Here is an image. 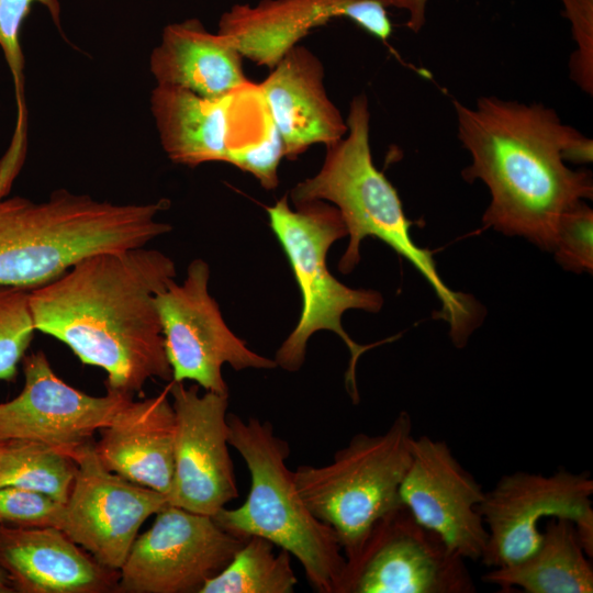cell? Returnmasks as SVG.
I'll return each instance as SVG.
<instances>
[{"instance_id": "obj_23", "label": "cell", "mask_w": 593, "mask_h": 593, "mask_svg": "<svg viewBox=\"0 0 593 593\" xmlns=\"http://www.w3.org/2000/svg\"><path fill=\"white\" fill-rule=\"evenodd\" d=\"M266 538H245L227 566L210 578L199 593H292L298 579L291 555Z\"/></svg>"}, {"instance_id": "obj_28", "label": "cell", "mask_w": 593, "mask_h": 593, "mask_svg": "<svg viewBox=\"0 0 593 593\" xmlns=\"http://www.w3.org/2000/svg\"><path fill=\"white\" fill-rule=\"evenodd\" d=\"M65 504L23 488L0 486V523L19 527L61 529Z\"/></svg>"}, {"instance_id": "obj_8", "label": "cell", "mask_w": 593, "mask_h": 593, "mask_svg": "<svg viewBox=\"0 0 593 593\" xmlns=\"http://www.w3.org/2000/svg\"><path fill=\"white\" fill-rule=\"evenodd\" d=\"M210 268L194 259L186 279L172 281L156 294L167 358L172 381H194L205 391L228 395L222 367L235 370L273 369L276 361L249 349L222 317L219 304L209 293Z\"/></svg>"}, {"instance_id": "obj_15", "label": "cell", "mask_w": 593, "mask_h": 593, "mask_svg": "<svg viewBox=\"0 0 593 593\" xmlns=\"http://www.w3.org/2000/svg\"><path fill=\"white\" fill-rule=\"evenodd\" d=\"M484 491L444 440L413 437L401 503L452 552L480 560L488 532L478 506Z\"/></svg>"}, {"instance_id": "obj_6", "label": "cell", "mask_w": 593, "mask_h": 593, "mask_svg": "<svg viewBox=\"0 0 593 593\" xmlns=\"http://www.w3.org/2000/svg\"><path fill=\"white\" fill-rule=\"evenodd\" d=\"M282 197L268 206L269 224L290 262L302 294L300 320L278 348L273 360L277 367L298 371L305 360L309 338L316 332H334L347 346L350 359L345 373L346 390L354 404L359 402L356 367L367 350L390 339L360 345L346 333L342 316L347 310L377 313L382 295L371 289H353L338 281L328 270L329 247L347 235L339 211L326 201L314 200L294 204Z\"/></svg>"}, {"instance_id": "obj_33", "label": "cell", "mask_w": 593, "mask_h": 593, "mask_svg": "<svg viewBox=\"0 0 593 593\" xmlns=\"http://www.w3.org/2000/svg\"><path fill=\"white\" fill-rule=\"evenodd\" d=\"M14 592L9 579L5 573L0 569V593H12Z\"/></svg>"}, {"instance_id": "obj_29", "label": "cell", "mask_w": 593, "mask_h": 593, "mask_svg": "<svg viewBox=\"0 0 593 593\" xmlns=\"http://www.w3.org/2000/svg\"><path fill=\"white\" fill-rule=\"evenodd\" d=\"M577 51L570 58V75L586 93L593 92V0H561Z\"/></svg>"}, {"instance_id": "obj_17", "label": "cell", "mask_w": 593, "mask_h": 593, "mask_svg": "<svg viewBox=\"0 0 593 593\" xmlns=\"http://www.w3.org/2000/svg\"><path fill=\"white\" fill-rule=\"evenodd\" d=\"M0 569L20 593L116 592L120 578L58 528L1 523Z\"/></svg>"}, {"instance_id": "obj_24", "label": "cell", "mask_w": 593, "mask_h": 593, "mask_svg": "<svg viewBox=\"0 0 593 593\" xmlns=\"http://www.w3.org/2000/svg\"><path fill=\"white\" fill-rule=\"evenodd\" d=\"M76 473L74 460L32 440L0 441V486L12 485L66 503Z\"/></svg>"}, {"instance_id": "obj_26", "label": "cell", "mask_w": 593, "mask_h": 593, "mask_svg": "<svg viewBox=\"0 0 593 593\" xmlns=\"http://www.w3.org/2000/svg\"><path fill=\"white\" fill-rule=\"evenodd\" d=\"M35 332L30 289L0 284V380H15Z\"/></svg>"}, {"instance_id": "obj_2", "label": "cell", "mask_w": 593, "mask_h": 593, "mask_svg": "<svg viewBox=\"0 0 593 593\" xmlns=\"http://www.w3.org/2000/svg\"><path fill=\"white\" fill-rule=\"evenodd\" d=\"M452 104L458 138L471 157L462 177L482 180L491 194L484 227L551 251L560 217L593 198L591 174L562 158L580 132L542 103L483 97L473 108Z\"/></svg>"}, {"instance_id": "obj_14", "label": "cell", "mask_w": 593, "mask_h": 593, "mask_svg": "<svg viewBox=\"0 0 593 593\" xmlns=\"http://www.w3.org/2000/svg\"><path fill=\"white\" fill-rule=\"evenodd\" d=\"M24 385L0 403V441L32 440L72 458L133 396L90 395L63 381L42 350L22 359Z\"/></svg>"}, {"instance_id": "obj_10", "label": "cell", "mask_w": 593, "mask_h": 593, "mask_svg": "<svg viewBox=\"0 0 593 593\" xmlns=\"http://www.w3.org/2000/svg\"><path fill=\"white\" fill-rule=\"evenodd\" d=\"M244 540L224 530L213 516L167 505L133 542L119 570L116 592L199 593Z\"/></svg>"}, {"instance_id": "obj_20", "label": "cell", "mask_w": 593, "mask_h": 593, "mask_svg": "<svg viewBox=\"0 0 593 593\" xmlns=\"http://www.w3.org/2000/svg\"><path fill=\"white\" fill-rule=\"evenodd\" d=\"M243 58L226 36L189 19L164 27L160 43L152 51L149 69L156 85L220 99L253 83L245 75Z\"/></svg>"}, {"instance_id": "obj_3", "label": "cell", "mask_w": 593, "mask_h": 593, "mask_svg": "<svg viewBox=\"0 0 593 593\" xmlns=\"http://www.w3.org/2000/svg\"><path fill=\"white\" fill-rule=\"evenodd\" d=\"M346 124L345 136L326 146L317 174L291 190L293 204L321 200L337 208L349 235L338 264L343 273L351 272L359 264L360 243L368 236L381 239L405 258L434 289L441 305L438 317L449 325L454 345L463 347L482 321V306L471 295L447 287L432 251L412 239L414 222L407 220L396 189L372 160L370 110L365 93L350 101Z\"/></svg>"}, {"instance_id": "obj_11", "label": "cell", "mask_w": 593, "mask_h": 593, "mask_svg": "<svg viewBox=\"0 0 593 593\" xmlns=\"http://www.w3.org/2000/svg\"><path fill=\"white\" fill-rule=\"evenodd\" d=\"M592 494L588 471L560 468L551 474L519 470L502 475L478 506L488 532L480 561L496 568L523 560L540 545L542 519L577 522L593 511Z\"/></svg>"}, {"instance_id": "obj_25", "label": "cell", "mask_w": 593, "mask_h": 593, "mask_svg": "<svg viewBox=\"0 0 593 593\" xmlns=\"http://www.w3.org/2000/svg\"><path fill=\"white\" fill-rule=\"evenodd\" d=\"M45 7L54 23L60 29V3L58 0H0V48L10 68L18 108L16 125L10 145L26 147V107L24 97V56L20 33L33 4Z\"/></svg>"}, {"instance_id": "obj_18", "label": "cell", "mask_w": 593, "mask_h": 593, "mask_svg": "<svg viewBox=\"0 0 593 593\" xmlns=\"http://www.w3.org/2000/svg\"><path fill=\"white\" fill-rule=\"evenodd\" d=\"M324 78L321 59L298 44L257 85L290 159L311 145L328 146L347 133L346 119L328 98Z\"/></svg>"}, {"instance_id": "obj_31", "label": "cell", "mask_w": 593, "mask_h": 593, "mask_svg": "<svg viewBox=\"0 0 593 593\" xmlns=\"http://www.w3.org/2000/svg\"><path fill=\"white\" fill-rule=\"evenodd\" d=\"M427 0H392L391 7L405 10L409 13L406 26L418 32L425 22V8Z\"/></svg>"}, {"instance_id": "obj_1", "label": "cell", "mask_w": 593, "mask_h": 593, "mask_svg": "<svg viewBox=\"0 0 593 593\" xmlns=\"http://www.w3.org/2000/svg\"><path fill=\"white\" fill-rule=\"evenodd\" d=\"M176 276L169 256L145 246L89 255L30 290L34 327L103 369L107 390L133 396L172 381L155 296Z\"/></svg>"}, {"instance_id": "obj_7", "label": "cell", "mask_w": 593, "mask_h": 593, "mask_svg": "<svg viewBox=\"0 0 593 593\" xmlns=\"http://www.w3.org/2000/svg\"><path fill=\"white\" fill-rule=\"evenodd\" d=\"M413 422L402 411L379 435L358 433L323 466L301 465L293 478L311 513L335 532L346 563L360 553L374 526L400 506L411 461Z\"/></svg>"}, {"instance_id": "obj_30", "label": "cell", "mask_w": 593, "mask_h": 593, "mask_svg": "<svg viewBox=\"0 0 593 593\" xmlns=\"http://www.w3.org/2000/svg\"><path fill=\"white\" fill-rule=\"evenodd\" d=\"M563 160L574 164H589L593 159V142L579 133L563 149Z\"/></svg>"}, {"instance_id": "obj_22", "label": "cell", "mask_w": 593, "mask_h": 593, "mask_svg": "<svg viewBox=\"0 0 593 593\" xmlns=\"http://www.w3.org/2000/svg\"><path fill=\"white\" fill-rule=\"evenodd\" d=\"M538 548L523 560L491 568L482 581L502 592L591 593L593 568L583 550L574 524L567 518H549Z\"/></svg>"}, {"instance_id": "obj_27", "label": "cell", "mask_w": 593, "mask_h": 593, "mask_svg": "<svg viewBox=\"0 0 593 593\" xmlns=\"http://www.w3.org/2000/svg\"><path fill=\"white\" fill-rule=\"evenodd\" d=\"M593 211L581 201L559 220L551 251L568 271L593 270Z\"/></svg>"}, {"instance_id": "obj_32", "label": "cell", "mask_w": 593, "mask_h": 593, "mask_svg": "<svg viewBox=\"0 0 593 593\" xmlns=\"http://www.w3.org/2000/svg\"><path fill=\"white\" fill-rule=\"evenodd\" d=\"M579 541L588 555L592 559L593 557V511L586 513L584 516L573 523Z\"/></svg>"}, {"instance_id": "obj_4", "label": "cell", "mask_w": 593, "mask_h": 593, "mask_svg": "<svg viewBox=\"0 0 593 593\" xmlns=\"http://www.w3.org/2000/svg\"><path fill=\"white\" fill-rule=\"evenodd\" d=\"M167 199L112 203L66 189L43 202L0 199V284L33 289L93 254L144 247L171 231Z\"/></svg>"}, {"instance_id": "obj_12", "label": "cell", "mask_w": 593, "mask_h": 593, "mask_svg": "<svg viewBox=\"0 0 593 593\" xmlns=\"http://www.w3.org/2000/svg\"><path fill=\"white\" fill-rule=\"evenodd\" d=\"M168 390L176 417L168 504L214 516L239 495L228 449V395L200 394L198 384L177 381Z\"/></svg>"}, {"instance_id": "obj_21", "label": "cell", "mask_w": 593, "mask_h": 593, "mask_svg": "<svg viewBox=\"0 0 593 593\" xmlns=\"http://www.w3.org/2000/svg\"><path fill=\"white\" fill-rule=\"evenodd\" d=\"M237 92L210 99L180 87L156 85L150 96V111L163 149L171 161L188 167L210 161L228 163Z\"/></svg>"}, {"instance_id": "obj_16", "label": "cell", "mask_w": 593, "mask_h": 593, "mask_svg": "<svg viewBox=\"0 0 593 593\" xmlns=\"http://www.w3.org/2000/svg\"><path fill=\"white\" fill-rule=\"evenodd\" d=\"M391 0H260L236 3L224 12L217 32L226 36L244 58L272 68L312 30L334 18L351 20L382 42L392 25Z\"/></svg>"}, {"instance_id": "obj_13", "label": "cell", "mask_w": 593, "mask_h": 593, "mask_svg": "<svg viewBox=\"0 0 593 593\" xmlns=\"http://www.w3.org/2000/svg\"><path fill=\"white\" fill-rule=\"evenodd\" d=\"M71 459L76 473L60 530L100 564L119 571L138 529L169 505L167 497L108 470L97 456L94 441Z\"/></svg>"}, {"instance_id": "obj_9", "label": "cell", "mask_w": 593, "mask_h": 593, "mask_svg": "<svg viewBox=\"0 0 593 593\" xmlns=\"http://www.w3.org/2000/svg\"><path fill=\"white\" fill-rule=\"evenodd\" d=\"M466 562L401 504L346 563L340 593H473Z\"/></svg>"}, {"instance_id": "obj_5", "label": "cell", "mask_w": 593, "mask_h": 593, "mask_svg": "<svg viewBox=\"0 0 593 593\" xmlns=\"http://www.w3.org/2000/svg\"><path fill=\"white\" fill-rule=\"evenodd\" d=\"M227 422L230 446L245 461L250 488L240 506L223 507L213 518L234 536H259L294 556L314 591L340 593L346 558L333 528L317 519L300 495L286 463L289 443L275 434L269 421L227 414Z\"/></svg>"}, {"instance_id": "obj_19", "label": "cell", "mask_w": 593, "mask_h": 593, "mask_svg": "<svg viewBox=\"0 0 593 593\" xmlns=\"http://www.w3.org/2000/svg\"><path fill=\"white\" fill-rule=\"evenodd\" d=\"M168 387L160 393L130 399L99 432L94 449L110 471L167 497L174 473L176 417Z\"/></svg>"}]
</instances>
